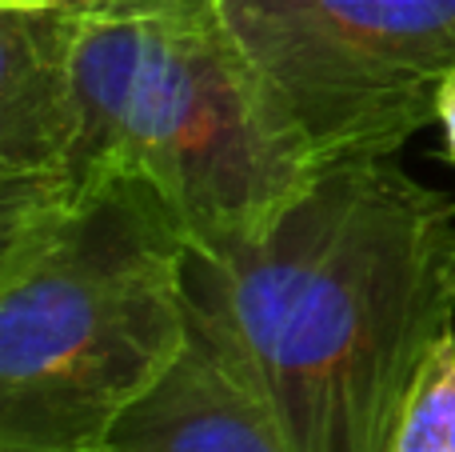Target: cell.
I'll use <instances>...</instances> for the list:
<instances>
[{
	"label": "cell",
	"mask_w": 455,
	"mask_h": 452,
	"mask_svg": "<svg viewBox=\"0 0 455 452\" xmlns=\"http://www.w3.org/2000/svg\"><path fill=\"white\" fill-rule=\"evenodd\" d=\"M387 452H455V328L411 384Z\"/></svg>",
	"instance_id": "obj_7"
},
{
	"label": "cell",
	"mask_w": 455,
	"mask_h": 452,
	"mask_svg": "<svg viewBox=\"0 0 455 452\" xmlns=\"http://www.w3.org/2000/svg\"><path fill=\"white\" fill-rule=\"evenodd\" d=\"M112 452H291L272 408L192 333L176 365L116 416Z\"/></svg>",
	"instance_id": "obj_6"
},
{
	"label": "cell",
	"mask_w": 455,
	"mask_h": 452,
	"mask_svg": "<svg viewBox=\"0 0 455 452\" xmlns=\"http://www.w3.org/2000/svg\"><path fill=\"white\" fill-rule=\"evenodd\" d=\"M72 0H0V8H68Z\"/></svg>",
	"instance_id": "obj_10"
},
{
	"label": "cell",
	"mask_w": 455,
	"mask_h": 452,
	"mask_svg": "<svg viewBox=\"0 0 455 452\" xmlns=\"http://www.w3.org/2000/svg\"><path fill=\"white\" fill-rule=\"evenodd\" d=\"M164 0H72V12L84 16H116V12H136V8H156Z\"/></svg>",
	"instance_id": "obj_9"
},
{
	"label": "cell",
	"mask_w": 455,
	"mask_h": 452,
	"mask_svg": "<svg viewBox=\"0 0 455 452\" xmlns=\"http://www.w3.org/2000/svg\"><path fill=\"white\" fill-rule=\"evenodd\" d=\"M315 165L395 157L435 125L455 0H216Z\"/></svg>",
	"instance_id": "obj_4"
},
{
	"label": "cell",
	"mask_w": 455,
	"mask_h": 452,
	"mask_svg": "<svg viewBox=\"0 0 455 452\" xmlns=\"http://www.w3.org/2000/svg\"><path fill=\"white\" fill-rule=\"evenodd\" d=\"M184 256L176 208L136 173L76 197L0 192V445H104L188 349Z\"/></svg>",
	"instance_id": "obj_2"
},
{
	"label": "cell",
	"mask_w": 455,
	"mask_h": 452,
	"mask_svg": "<svg viewBox=\"0 0 455 452\" xmlns=\"http://www.w3.org/2000/svg\"><path fill=\"white\" fill-rule=\"evenodd\" d=\"M72 8H0V192H52L72 149Z\"/></svg>",
	"instance_id": "obj_5"
},
{
	"label": "cell",
	"mask_w": 455,
	"mask_h": 452,
	"mask_svg": "<svg viewBox=\"0 0 455 452\" xmlns=\"http://www.w3.org/2000/svg\"><path fill=\"white\" fill-rule=\"evenodd\" d=\"M184 296L291 452H387L455 328V200L392 157L331 160L267 232L188 245Z\"/></svg>",
	"instance_id": "obj_1"
},
{
	"label": "cell",
	"mask_w": 455,
	"mask_h": 452,
	"mask_svg": "<svg viewBox=\"0 0 455 452\" xmlns=\"http://www.w3.org/2000/svg\"><path fill=\"white\" fill-rule=\"evenodd\" d=\"M435 125L443 128V149H448V157L455 165V69L443 77L440 96H435Z\"/></svg>",
	"instance_id": "obj_8"
},
{
	"label": "cell",
	"mask_w": 455,
	"mask_h": 452,
	"mask_svg": "<svg viewBox=\"0 0 455 452\" xmlns=\"http://www.w3.org/2000/svg\"><path fill=\"white\" fill-rule=\"evenodd\" d=\"M0 452H52V448H16V445H0ZM84 452H112V448H84Z\"/></svg>",
	"instance_id": "obj_11"
},
{
	"label": "cell",
	"mask_w": 455,
	"mask_h": 452,
	"mask_svg": "<svg viewBox=\"0 0 455 452\" xmlns=\"http://www.w3.org/2000/svg\"><path fill=\"white\" fill-rule=\"evenodd\" d=\"M112 173L152 181L188 245H216L267 232L320 165L243 61L220 4L164 0L76 12L72 149L60 184L40 197H76Z\"/></svg>",
	"instance_id": "obj_3"
}]
</instances>
